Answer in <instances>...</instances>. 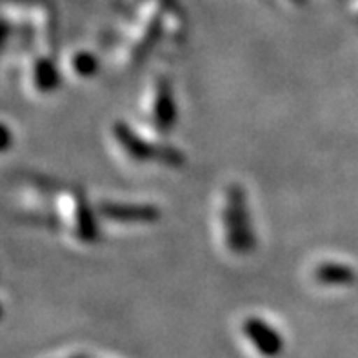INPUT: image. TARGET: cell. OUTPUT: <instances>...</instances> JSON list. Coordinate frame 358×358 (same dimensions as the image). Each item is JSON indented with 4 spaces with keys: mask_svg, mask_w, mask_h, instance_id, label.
I'll use <instances>...</instances> for the list:
<instances>
[{
    "mask_svg": "<svg viewBox=\"0 0 358 358\" xmlns=\"http://www.w3.org/2000/svg\"><path fill=\"white\" fill-rule=\"evenodd\" d=\"M222 226L227 250L233 255H248L255 248L250 208L244 187L231 184L224 191Z\"/></svg>",
    "mask_w": 358,
    "mask_h": 358,
    "instance_id": "obj_1",
    "label": "cell"
},
{
    "mask_svg": "<svg viewBox=\"0 0 358 358\" xmlns=\"http://www.w3.org/2000/svg\"><path fill=\"white\" fill-rule=\"evenodd\" d=\"M113 135L118 145L126 151V155H129V159L136 160V162H159L164 166H171V168H178L184 164V155L180 151L169 148V145H155L145 142L127 124H115Z\"/></svg>",
    "mask_w": 358,
    "mask_h": 358,
    "instance_id": "obj_2",
    "label": "cell"
},
{
    "mask_svg": "<svg viewBox=\"0 0 358 358\" xmlns=\"http://www.w3.org/2000/svg\"><path fill=\"white\" fill-rule=\"evenodd\" d=\"M151 118H153L155 129L160 133H169L177 122V102H175L171 84L166 78H160L155 84Z\"/></svg>",
    "mask_w": 358,
    "mask_h": 358,
    "instance_id": "obj_3",
    "label": "cell"
},
{
    "mask_svg": "<svg viewBox=\"0 0 358 358\" xmlns=\"http://www.w3.org/2000/svg\"><path fill=\"white\" fill-rule=\"evenodd\" d=\"M102 217L120 224H155L159 222L160 209L153 204H120L106 202L99 206Z\"/></svg>",
    "mask_w": 358,
    "mask_h": 358,
    "instance_id": "obj_4",
    "label": "cell"
},
{
    "mask_svg": "<svg viewBox=\"0 0 358 358\" xmlns=\"http://www.w3.org/2000/svg\"><path fill=\"white\" fill-rule=\"evenodd\" d=\"M244 335L255 350L264 357L273 358L282 353V348H284L282 336L275 327L264 322L262 318H248L244 322Z\"/></svg>",
    "mask_w": 358,
    "mask_h": 358,
    "instance_id": "obj_5",
    "label": "cell"
},
{
    "mask_svg": "<svg viewBox=\"0 0 358 358\" xmlns=\"http://www.w3.org/2000/svg\"><path fill=\"white\" fill-rule=\"evenodd\" d=\"M315 282L320 286L326 287H338V286H350L355 282V271L338 262H322L315 268Z\"/></svg>",
    "mask_w": 358,
    "mask_h": 358,
    "instance_id": "obj_6",
    "label": "cell"
},
{
    "mask_svg": "<svg viewBox=\"0 0 358 358\" xmlns=\"http://www.w3.org/2000/svg\"><path fill=\"white\" fill-rule=\"evenodd\" d=\"M60 84L59 71L50 60H41L35 66V86L41 91H53Z\"/></svg>",
    "mask_w": 358,
    "mask_h": 358,
    "instance_id": "obj_7",
    "label": "cell"
},
{
    "mask_svg": "<svg viewBox=\"0 0 358 358\" xmlns=\"http://www.w3.org/2000/svg\"><path fill=\"white\" fill-rule=\"evenodd\" d=\"M71 66L73 71L77 73L78 77L90 78L99 73V60H96L95 55L86 53V51L75 53V57L71 60Z\"/></svg>",
    "mask_w": 358,
    "mask_h": 358,
    "instance_id": "obj_8",
    "label": "cell"
},
{
    "mask_svg": "<svg viewBox=\"0 0 358 358\" xmlns=\"http://www.w3.org/2000/svg\"><path fill=\"white\" fill-rule=\"evenodd\" d=\"M11 145V133L4 126H0V151L8 150Z\"/></svg>",
    "mask_w": 358,
    "mask_h": 358,
    "instance_id": "obj_9",
    "label": "cell"
}]
</instances>
